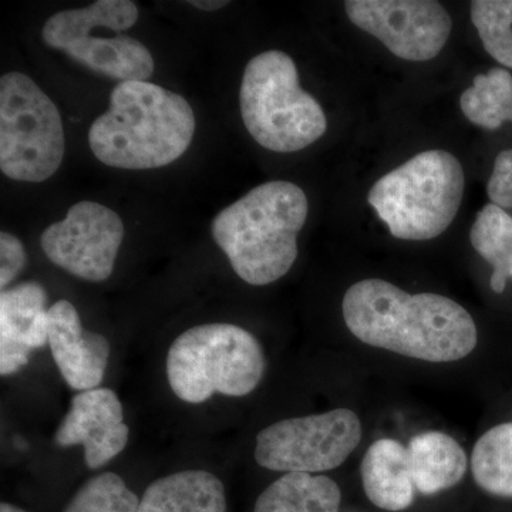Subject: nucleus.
Returning a JSON list of instances; mask_svg holds the SVG:
<instances>
[{
    "mask_svg": "<svg viewBox=\"0 0 512 512\" xmlns=\"http://www.w3.org/2000/svg\"><path fill=\"white\" fill-rule=\"evenodd\" d=\"M191 104L180 94L148 82H124L110 94L109 109L93 121L94 157L120 170H153L183 156L194 138Z\"/></svg>",
    "mask_w": 512,
    "mask_h": 512,
    "instance_id": "f03ea898",
    "label": "nucleus"
},
{
    "mask_svg": "<svg viewBox=\"0 0 512 512\" xmlns=\"http://www.w3.org/2000/svg\"><path fill=\"white\" fill-rule=\"evenodd\" d=\"M49 345L60 375L72 389L87 392L103 382L109 340L84 329L79 312L64 299L49 308Z\"/></svg>",
    "mask_w": 512,
    "mask_h": 512,
    "instance_id": "ddd939ff",
    "label": "nucleus"
},
{
    "mask_svg": "<svg viewBox=\"0 0 512 512\" xmlns=\"http://www.w3.org/2000/svg\"><path fill=\"white\" fill-rule=\"evenodd\" d=\"M130 429L124 423L123 406L111 389L76 394L69 412L55 434L60 447L83 446L90 470L106 466L126 448Z\"/></svg>",
    "mask_w": 512,
    "mask_h": 512,
    "instance_id": "f8f14e48",
    "label": "nucleus"
},
{
    "mask_svg": "<svg viewBox=\"0 0 512 512\" xmlns=\"http://www.w3.org/2000/svg\"><path fill=\"white\" fill-rule=\"evenodd\" d=\"M123 238L117 212L99 202L80 201L64 220L43 231L40 245L47 259L63 271L83 281L103 282L113 274Z\"/></svg>",
    "mask_w": 512,
    "mask_h": 512,
    "instance_id": "1a4fd4ad",
    "label": "nucleus"
},
{
    "mask_svg": "<svg viewBox=\"0 0 512 512\" xmlns=\"http://www.w3.org/2000/svg\"><path fill=\"white\" fill-rule=\"evenodd\" d=\"M224 484L204 470L158 478L147 488L137 512H225Z\"/></svg>",
    "mask_w": 512,
    "mask_h": 512,
    "instance_id": "dca6fc26",
    "label": "nucleus"
},
{
    "mask_svg": "<svg viewBox=\"0 0 512 512\" xmlns=\"http://www.w3.org/2000/svg\"><path fill=\"white\" fill-rule=\"evenodd\" d=\"M28 255L22 241L9 232L0 234V288L6 286L25 269Z\"/></svg>",
    "mask_w": 512,
    "mask_h": 512,
    "instance_id": "393cba45",
    "label": "nucleus"
},
{
    "mask_svg": "<svg viewBox=\"0 0 512 512\" xmlns=\"http://www.w3.org/2000/svg\"><path fill=\"white\" fill-rule=\"evenodd\" d=\"M470 12L485 52L512 69V0H474Z\"/></svg>",
    "mask_w": 512,
    "mask_h": 512,
    "instance_id": "4be33fe9",
    "label": "nucleus"
},
{
    "mask_svg": "<svg viewBox=\"0 0 512 512\" xmlns=\"http://www.w3.org/2000/svg\"><path fill=\"white\" fill-rule=\"evenodd\" d=\"M167 379L178 399L207 402L215 393L242 397L264 377L261 343L248 330L229 323H210L185 330L167 355Z\"/></svg>",
    "mask_w": 512,
    "mask_h": 512,
    "instance_id": "423d86ee",
    "label": "nucleus"
},
{
    "mask_svg": "<svg viewBox=\"0 0 512 512\" xmlns=\"http://www.w3.org/2000/svg\"><path fill=\"white\" fill-rule=\"evenodd\" d=\"M345 10L353 25L407 62L439 56L453 28L446 8L433 0H348Z\"/></svg>",
    "mask_w": 512,
    "mask_h": 512,
    "instance_id": "9d476101",
    "label": "nucleus"
},
{
    "mask_svg": "<svg viewBox=\"0 0 512 512\" xmlns=\"http://www.w3.org/2000/svg\"><path fill=\"white\" fill-rule=\"evenodd\" d=\"M471 470L485 493L512 498V423L498 424L478 439Z\"/></svg>",
    "mask_w": 512,
    "mask_h": 512,
    "instance_id": "aec40b11",
    "label": "nucleus"
},
{
    "mask_svg": "<svg viewBox=\"0 0 512 512\" xmlns=\"http://www.w3.org/2000/svg\"><path fill=\"white\" fill-rule=\"evenodd\" d=\"M491 204L512 208V150L501 151L495 158L493 174L487 184Z\"/></svg>",
    "mask_w": 512,
    "mask_h": 512,
    "instance_id": "b1692460",
    "label": "nucleus"
},
{
    "mask_svg": "<svg viewBox=\"0 0 512 512\" xmlns=\"http://www.w3.org/2000/svg\"><path fill=\"white\" fill-rule=\"evenodd\" d=\"M342 311L360 342L410 359L457 362L477 346L470 313L437 293L410 295L383 279H365L346 291Z\"/></svg>",
    "mask_w": 512,
    "mask_h": 512,
    "instance_id": "f257e3e1",
    "label": "nucleus"
},
{
    "mask_svg": "<svg viewBox=\"0 0 512 512\" xmlns=\"http://www.w3.org/2000/svg\"><path fill=\"white\" fill-rule=\"evenodd\" d=\"M461 111L471 123L485 130H497L512 121V76L508 70L493 67L478 74L473 86L460 97Z\"/></svg>",
    "mask_w": 512,
    "mask_h": 512,
    "instance_id": "412c9836",
    "label": "nucleus"
},
{
    "mask_svg": "<svg viewBox=\"0 0 512 512\" xmlns=\"http://www.w3.org/2000/svg\"><path fill=\"white\" fill-rule=\"evenodd\" d=\"M470 241L478 254L494 268L491 289L503 293L508 279L512 278L511 215L497 205H485L471 227Z\"/></svg>",
    "mask_w": 512,
    "mask_h": 512,
    "instance_id": "6ab92c4d",
    "label": "nucleus"
},
{
    "mask_svg": "<svg viewBox=\"0 0 512 512\" xmlns=\"http://www.w3.org/2000/svg\"><path fill=\"white\" fill-rule=\"evenodd\" d=\"M188 5L194 6V8L205 10V12H215L229 5V2L224 0H190Z\"/></svg>",
    "mask_w": 512,
    "mask_h": 512,
    "instance_id": "a878e982",
    "label": "nucleus"
},
{
    "mask_svg": "<svg viewBox=\"0 0 512 512\" xmlns=\"http://www.w3.org/2000/svg\"><path fill=\"white\" fill-rule=\"evenodd\" d=\"M0 512H26V511H23L22 508L15 507V505H12V504L2 503V505H0Z\"/></svg>",
    "mask_w": 512,
    "mask_h": 512,
    "instance_id": "bb28decb",
    "label": "nucleus"
},
{
    "mask_svg": "<svg viewBox=\"0 0 512 512\" xmlns=\"http://www.w3.org/2000/svg\"><path fill=\"white\" fill-rule=\"evenodd\" d=\"M47 292L37 282H23L0 293V375L19 372L30 353L49 342Z\"/></svg>",
    "mask_w": 512,
    "mask_h": 512,
    "instance_id": "4468645a",
    "label": "nucleus"
},
{
    "mask_svg": "<svg viewBox=\"0 0 512 512\" xmlns=\"http://www.w3.org/2000/svg\"><path fill=\"white\" fill-rule=\"evenodd\" d=\"M362 440V423L355 412L295 417L271 424L256 436L255 460L281 473H325L348 460Z\"/></svg>",
    "mask_w": 512,
    "mask_h": 512,
    "instance_id": "6e6552de",
    "label": "nucleus"
},
{
    "mask_svg": "<svg viewBox=\"0 0 512 512\" xmlns=\"http://www.w3.org/2000/svg\"><path fill=\"white\" fill-rule=\"evenodd\" d=\"M410 473L420 494L433 495L453 488L467 473V456L453 437L441 431H426L410 440Z\"/></svg>",
    "mask_w": 512,
    "mask_h": 512,
    "instance_id": "f3484780",
    "label": "nucleus"
},
{
    "mask_svg": "<svg viewBox=\"0 0 512 512\" xmlns=\"http://www.w3.org/2000/svg\"><path fill=\"white\" fill-rule=\"evenodd\" d=\"M463 195V165L447 151L430 150L383 175L367 201L394 238L430 241L456 220Z\"/></svg>",
    "mask_w": 512,
    "mask_h": 512,
    "instance_id": "20e7f679",
    "label": "nucleus"
},
{
    "mask_svg": "<svg viewBox=\"0 0 512 512\" xmlns=\"http://www.w3.org/2000/svg\"><path fill=\"white\" fill-rule=\"evenodd\" d=\"M43 42L94 73L124 82H147L156 70L150 50L140 40L117 33L94 35L83 8L67 9L46 20Z\"/></svg>",
    "mask_w": 512,
    "mask_h": 512,
    "instance_id": "9b49d317",
    "label": "nucleus"
},
{
    "mask_svg": "<svg viewBox=\"0 0 512 512\" xmlns=\"http://www.w3.org/2000/svg\"><path fill=\"white\" fill-rule=\"evenodd\" d=\"M62 116L52 99L19 72L0 79V170L10 180L43 183L64 157Z\"/></svg>",
    "mask_w": 512,
    "mask_h": 512,
    "instance_id": "0eeeda50",
    "label": "nucleus"
},
{
    "mask_svg": "<svg viewBox=\"0 0 512 512\" xmlns=\"http://www.w3.org/2000/svg\"><path fill=\"white\" fill-rule=\"evenodd\" d=\"M308 212L301 187L269 181L224 208L212 221L211 234L242 281L274 284L298 258V235Z\"/></svg>",
    "mask_w": 512,
    "mask_h": 512,
    "instance_id": "7ed1b4c3",
    "label": "nucleus"
},
{
    "mask_svg": "<svg viewBox=\"0 0 512 512\" xmlns=\"http://www.w3.org/2000/svg\"><path fill=\"white\" fill-rule=\"evenodd\" d=\"M360 474L367 498L380 510L399 512L413 504L409 453L400 441H375L363 457Z\"/></svg>",
    "mask_w": 512,
    "mask_h": 512,
    "instance_id": "2eb2a0df",
    "label": "nucleus"
},
{
    "mask_svg": "<svg viewBox=\"0 0 512 512\" xmlns=\"http://www.w3.org/2000/svg\"><path fill=\"white\" fill-rule=\"evenodd\" d=\"M342 493L326 476L288 473L259 495L254 512H339Z\"/></svg>",
    "mask_w": 512,
    "mask_h": 512,
    "instance_id": "a211bd4d",
    "label": "nucleus"
},
{
    "mask_svg": "<svg viewBox=\"0 0 512 512\" xmlns=\"http://www.w3.org/2000/svg\"><path fill=\"white\" fill-rule=\"evenodd\" d=\"M248 133L266 150L296 153L328 130L325 111L306 93L292 57L268 50L249 60L239 92Z\"/></svg>",
    "mask_w": 512,
    "mask_h": 512,
    "instance_id": "39448f33",
    "label": "nucleus"
},
{
    "mask_svg": "<svg viewBox=\"0 0 512 512\" xmlns=\"http://www.w3.org/2000/svg\"><path fill=\"white\" fill-rule=\"evenodd\" d=\"M140 498L114 473L87 480L63 512H137Z\"/></svg>",
    "mask_w": 512,
    "mask_h": 512,
    "instance_id": "5701e85b",
    "label": "nucleus"
}]
</instances>
